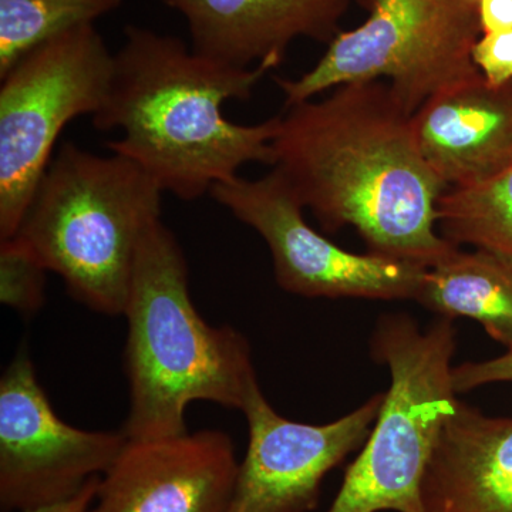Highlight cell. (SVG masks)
<instances>
[{"label":"cell","mask_w":512,"mask_h":512,"mask_svg":"<svg viewBox=\"0 0 512 512\" xmlns=\"http://www.w3.org/2000/svg\"><path fill=\"white\" fill-rule=\"evenodd\" d=\"M437 211L451 244L512 256V164L487 183L447 190Z\"/></svg>","instance_id":"obj_16"},{"label":"cell","mask_w":512,"mask_h":512,"mask_svg":"<svg viewBox=\"0 0 512 512\" xmlns=\"http://www.w3.org/2000/svg\"><path fill=\"white\" fill-rule=\"evenodd\" d=\"M453 320L426 329L406 313L377 322L370 353L390 372L379 416L328 512H423L421 483L456 407Z\"/></svg>","instance_id":"obj_5"},{"label":"cell","mask_w":512,"mask_h":512,"mask_svg":"<svg viewBox=\"0 0 512 512\" xmlns=\"http://www.w3.org/2000/svg\"><path fill=\"white\" fill-rule=\"evenodd\" d=\"M271 69L231 66L194 52L180 37L128 25L93 126L121 131L107 143L111 153L136 161L164 192L195 201L237 178L242 165H274L281 116L245 126L224 114L225 103L248 100Z\"/></svg>","instance_id":"obj_2"},{"label":"cell","mask_w":512,"mask_h":512,"mask_svg":"<svg viewBox=\"0 0 512 512\" xmlns=\"http://www.w3.org/2000/svg\"><path fill=\"white\" fill-rule=\"evenodd\" d=\"M279 116L272 167L323 231L355 228L372 254L426 268L458 248L437 232L446 185L389 84H342Z\"/></svg>","instance_id":"obj_1"},{"label":"cell","mask_w":512,"mask_h":512,"mask_svg":"<svg viewBox=\"0 0 512 512\" xmlns=\"http://www.w3.org/2000/svg\"><path fill=\"white\" fill-rule=\"evenodd\" d=\"M160 185L121 154L66 141L37 184L16 237L94 312L123 315L138 247L161 221Z\"/></svg>","instance_id":"obj_4"},{"label":"cell","mask_w":512,"mask_h":512,"mask_svg":"<svg viewBox=\"0 0 512 512\" xmlns=\"http://www.w3.org/2000/svg\"><path fill=\"white\" fill-rule=\"evenodd\" d=\"M512 382V350L484 362H466L454 366L453 384L456 393H466L490 383Z\"/></svg>","instance_id":"obj_20"},{"label":"cell","mask_w":512,"mask_h":512,"mask_svg":"<svg viewBox=\"0 0 512 512\" xmlns=\"http://www.w3.org/2000/svg\"><path fill=\"white\" fill-rule=\"evenodd\" d=\"M473 2H476V3H478V2H480V0H473Z\"/></svg>","instance_id":"obj_23"},{"label":"cell","mask_w":512,"mask_h":512,"mask_svg":"<svg viewBox=\"0 0 512 512\" xmlns=\"http://www.w3.org/2000/svg\"><path fill=\"white\" fill-rule=\"evenodd\" d=\"M478 18L483 33L512 30V0H480Z\"/></svg>","instance_id":"obj_21"},{"label":"cell","mask_w":512,"mask_h":512,"mask_svg":"<svg viewBox=\"0 0 512 512\" xmlns=\"http://www.w3.org/2000/svg\"><path fill=\"white\" fill-rule=\"evenodd\" d=\"M369 18L340 32L309 72L276 79L285 107L342 84L386 79L407 113L431 97L480 76L473 49L480 39L473 0H360Z\"/></svg>","instance_id":"obj_6"},{"label":"cell","mask_w":512,"mask_h":512,"mask_svg":"<svg viewBox=\"0 0 512 512\" xmlns=\"http://www.w3.org/2000/svg\"><path fill=\"white\" fill-rule=\"evenodd\" d=\"M180 13L194 52L231 66L278 67L295 40L332 42L352 0H163Z\"/></svg>","instance_id":"obj_13"},{"label":"cell","mask_w":512,"mask_h":512,"mask_svg":"<svg viewBox=\"0 0 512 512\" xmlns=\"http://www.w3.org/2000/svg\"><path fill=\"white\" fill-rule=\"evenodd\" d=\"M123 315L128 440L183 436L191 403L242 412L259 389L245 336L231 326H211L195 309L183 248L163 221L138 247Z\"/></svg>","instance_id":"obj_3"},{"label":"cell","mask_w":512,"mask_h":512,"mask_svg":"<svg viewBox=\"0 0 512 512\" xmlns=\"http://www.w3.org/2000/svg\"><path fill=\"white\" fill-rule=\"evenodd\" d=\"M414 301L440 318L476 320L512 350V256L456 248L426 269Z\"/></svg>","instance_id":"obj_15"},{"label":"cell","mask_w":512,"mask_h":512,"mask_svg":"<svg viewBox=\"0 0 512 512\" xmlns=\"http://www.w3.org/2000/svg\"><path fill=\"white\" fill-rule=\"evenodd\" d=\"M423 512H512V419L457 400L421 483Z\"/></svg>","instance_id":"obj_14"},{"label":"cell","mask_w":512,"mask_h":512,"mask_svg":"<svg viewBox=\"0 0 512 512\" xmlns=\"http://www.w3.org/2000/svg\"><path fill=\"white\" fill-rule=\"evenodd\" d=\"M238 466L234 443L221 430L128 440L87 512H225Z\"/></svg>","instance_id":"obj_11"},{"label":"cell","mask_w":512,"mask_h":512,"mask_svg":"<svg viewBox=\"0 0 512 512\" xmlns=\"http://www.w3.org/2000/svg\"><path fill=\"white\" fill-rule=\"evenodd\" d=\"M210 195L242 224L255 229L274 259L286 292L305 298L399 301L416 298L426 266L333 244L303 217L302 202L278 171L256 180L215 184Z\"/></svg>","instance_id":"obj_8"},{"label":"cell","mask_w":512,"mask_h":512,"mask_svg":"<svg viewBox=\"0 0 512 512\" xmlns=\"http://www.w3.org/2000/svg\"><path fill=\"white\" fill-rule=\"evenodd\" d=\"M412 123L447 190L487 183L512 164V83L491 86L480 74L431 97Z\"/></svg>","instance_id":"obj_12"},{"label":"cell","mask_w":512,"mask_h":512,"mask_svg":"<svg viewBox=\"0 0 512 512\" xmlns=\"http://www.w3.org/2000/svg\"><path fill=\"white\" fill-rule=\"evenodd\" d=\"M114 73L96 25L47 40L0 76V241L15 237L63 128L103 107Z\"/></svg>","instance_id":"obj_7"},{"label":"cell","mask_w":512,"mask_h":512,"mask_svg":"<svg viewBox=\"0 0 512 512\" xmlns=\"http://www.w3.org/2000/svg\"><path fill=\"white\" fill-rule=\"evenodd\" d=\"M46 266L19 237L0 241V302L33 315L45 302Z\"/></svg>","instance_id":"obj_18"},{"label":"cell","mask_w":512,"mask_h":512,"mask_svg":"<svg viewBox=\"0 0 512 512\" xmlns=\"http://www.w3.org/2000/svg\"><path fill=\"white\" fill-rule=\"evenodd\" d=\"M473 62L491 86L512 83V30L484 33L474 46Z\"/></svg>","instance_id":"obj_19"},{"label":"cell","mask_w":512,"mask_h":512,"mask_svg":"<svg viewBox=\"0 0 512 512\" xmlns=\"http://www.w3.org/2000/svg\"><path fill=\"white\" fill-rule=\"evenodd\" d=\"M127 441L123 430H82L60 419L20 350L0 380V510L73 497L110 470Z\"/></svg>","instance_id":"obj_9"},{"label":"cell","mask_w":512,"mask_h":512,"mask_svg":"<svg viewBox=\"0 0 512 512\" xmlns=\"http://www.w3.org/2000/svg\"><path fill=\"white\" fill-rule=\"evenodd\" d=\"M100 478L90 481L80 493L67 498V500L59 501V503L42 505V507L32 508V510L23 512H87L96 495L97 485Z\"/></svg>","instance_id":"obj_22"},{"label":"cell","mask_w":512,"mask_h":512,"mask_svg":"<svg viewBox=\"0 0 512 512\" xmlns=\"http://www.w3.org/2000/svg\"><path fill=\"white\" fill-rule=\"evenodd\" d=\"M384 393L328 424H306L276 413L261 387L248 400L247 454L239 463L225 512H311L323 480L365 446Z\"/></svg>","instance_id":"obj_10"},{"label":"cell","mask_w":512,"mask_h":512,"mask_svg":"<svg viewBox=\"0 0 512 512\" xmlns=\"http://www.w3.org/2000/svg\"><path fill=\"white\" fill-rule=\"evenodd\" d=\"M123 0H0V76L47 40L121 8Z\"/></svg>","instance_id":"obj_17"}]
</instances>
